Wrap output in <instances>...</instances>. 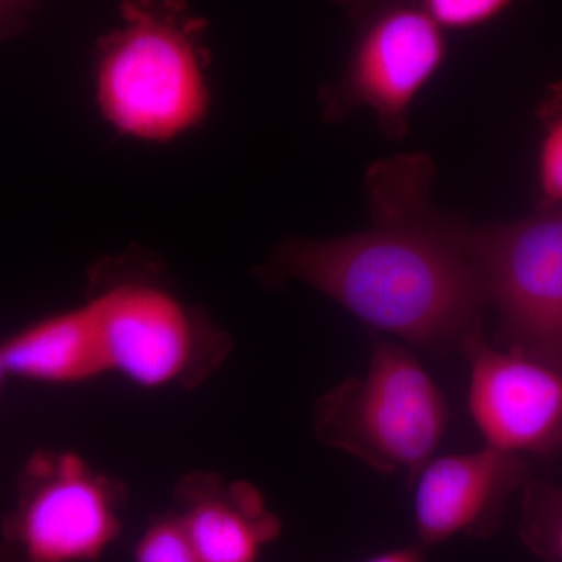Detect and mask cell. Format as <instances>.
Wrapping results in <instances>:
<instances>
[{
  "label": "cell",
  "mask_w": 562,
  "mask_h": 562,
  "mask_svg": "<svg viewBox=\"0 0 562 562\" xmlns=\"http://www.w3.org/2000/svg\"><path fill=\"white\" fill-rule=\"evenodd\" d=\"M435 166L424 154L371 166L368 231L330 239H290L272 251L261 280H295L366 325L417 344H460L487 303L469 250V228L431 206Z\"/></svg>",
  "instance_id": "cell-1"
},
{
  "label": "cell",
  "mask_w": 562,
  "mask_h": 562,
  "mask_svg": "<svg viewBox=\"0 0 562 562\" xmlns=\"http://www.w3.org/2000/svg\"><path fill=\"white\" fill-rule=\"evenodd\" d=\"M206 21L188 0H122L120 22L98 41L94 95L127 138L169 143L211 110Z\"/></svg>",
  "instance_id": "cell-2"
},
{
  "label": "cell",
  "mask_w": 562,
  "mask_h": 562,
  "mask_svg": "<svg viewBox=\"0 0 562 562\" xmlns=\"http://www.w3.org/2000/svg\"><path fill=\"white\" fill-rule=\"evenodd\" d=\"M83 305L109 373L144 390L201 386L232 351L231 336L180 294L165 266L146 250L95 262Z\"/></svg>",
  "instance_id": "cell-3"
},
{
  "label": "cell",
  "mask_w": 562,
  "mask_h": 562,
  "mask_svg": "<svg viewBox=\"0 0 562 562\" xmlns=\"http://www.w3.org/2000/svg\"><path fill=\"white\" fill-rule=\"evenodd\" d=\"M447 425L449 408L430 373L406 347L382 338L372 344L364 375L336 384L313 408L322 443L409 480L431 460Z\"/></svg>",
  "instance_id": "cell-4"
},
{
  "label": "cell",
  "mask_w": 562,
  "mask_h": 562,
  "mask_svg": "<svg viewBox=\"0 0 562 562\" xmlns=\"http://www.w3.org/2000/svg\"><path fill=\"white\" fill-rule=\"evenodd\" d=\"M353 24L349 60L338 81L322 88L328 122L357 109L376 114L390 139L408 132L409 111L446 58L442 27L422 0H336Z\"/></svg>",
  "instance_id": "cell-5"
},
{
  "label": "cell",
  "mask_w": 562,
  "mask_h": 562,
  "mask_svg": "<svg viewBox=\"0 0 562 562\" xmlns=\"http://www.w3.org/2000/svg\"><path fill=\"white\" fill-rule=\"evenodd\" d=\"M125 487L79 453L36 450L18 479L2 543L20 562H92L120 536Z\"/></svg>",
  "instance_id": "cell-6"
},
{
  "label": "cell",
  "mask_w": 562,
  "mask_h": 562,
  "mask_svg": "<svg viewBox=\"0 0 562 562\" xmlns=\"http://www.w3.org/2000/svg\"><path fill=\"white\" fill-rule=\"evenodd\" d=\"M469 250L497 312L495 346L562 358V203L469 228Z\"/></svg>",
  "instance_id": "cell-7"
},
{
  "label": "cell",
  "mask_w": 562,
  "mask_h": 562,
  "mask_svg": "<svg viewBox=\"0 0 562 562\" xmlns=\"http://www.w3.org/2000/svg\"><path fill=\"white\" fill-rule=\"evenodd\" d=\"M469 412L484 446L525 458L562 454V358L487 342L483 322L462 336Z\"/></svg>",
  "instance_id": "cell-8"
},
{
  "label": "cell",
  "mask_w": 562,
  "mask_h": 562,
  "mask_svg": "<svg viewBox=\"0 0 562 562\" xmlns=\"http://www.w3.org/2000/svg\"><path fill=\"white\" fill-rule=\"evenodd\" d=\"M530 480V460L490 446L431 458L409 480L417 546H438L457 536L491 538L513 495Z\"/></svg>",
  "instance_id": "cell-9"
},
{
  "label": "cell",
  "mask_w": 562,
  "mask_h": 562,
  "mask_svg": "<svg viewBox=\"0 0 562 562\" xmlns=\"http://www.w3.org/2000/svg\"><path fill=\"white\" fill-rule=\"evenodd\" d=\"M172 516L203 562H258L281 532L277 514L249 482L192 472L173 490Z\"/></svg>",
  "instance_id": "cell-10"
},
{
  "label": "cell",
  "mask_w": 562,
  "mask_h": 562,
  "mask_svg": "<svg viewBox=\"0 0 562 562\" xmlns=\"http://www.w3.org/2000/svg\"><path fill=\"white\" fill-rule=\"evenodd\" d=\"M7 376L47 386H74L109 373L87 306L65 310L25 325L0 342Z\"/></svg>",
  "instance_id": "cell-11"
},
{
  "label": "cell",
  "mask_w": 562,
  "mask_h": 562,
  "mask_svg": "<svg viewBox=\"0 0 562 562\" xmlns=\"http://www.w3.org/2000/svg\"><path fill=\"white\" fill-rule=\"evenodd\" d=\"M520 503V541L546 562H562V482L530 480Z\"/></svg>",
  "instance_id": "cell-12"
},
{
  "label": "cell",
  "mask_w": 562,
  "mask_h": 562,
  "mask_svg": "<svg viewBox=\"0 0 562 562\" xmlns=\"http://www.w3.org/2000/svg\"><path fill=\"white\" fill-rule=\"evenodd\" d=\"M536 116L542 128L538 209H547L562 203V79L547 88Z\"/></svg>",
  "instance_id": "cell-13"
},
{
  "label": "cell",
  "mask_w": 562,
  "mask_h": 562,
  "mask_svg": "<svg viewBox=\"0 0 562 562\" xmlns=\"http://www.w3.org/2000/svg\"><path fill=\"white\" fill-rule=\"evenodd\" d=\"M135 562H203L172 514L154 520L133 552Z\"/></svg>",
  "instance_id": "cell-14"
},
{
  "label": "cell",
  "mask_w": 562,
  "mask_h": 562,
  "mask_svg": "<svg viewBox=\"0 0 562 562\" xmlns=\"http://www.w3.org/2000/svg\"><path fill=\"white\" fill-rule=\"evenodd\" d=\"M442 29H472L486 24L512 5L513 0H422Z\"/></svg>",
  "instance_id": "cell-15"
},
{
  "label": "cell",
  "mask_w": 562,
  "mask_h": 562,
  "mask_svg": "<svg viewBox=\"0 0 562 562\" xmlns=\"http://www.w3.org/2000/svg\"><path fill=\"white\" fill-rule=\"evenodd\" d=\"M40 3L41 0H0V43L24 32Z\"/></svg>",
  "instance_id": "cell-16"
},
{
  "label": "cell",
  "mask_w": 562,
  "mask_h": 562,
  "mask_svg": "<svg viewBox=\"0 0 562 562\" xmlns=\"http://www.w3.org/2000/svg\"><path fill=\"white\" fill-rule=\"evenodd\" d=\"M366 562H425L420 546L402 547V549L390 550L376 554Z\"/></svg>",
  "instance_id": "cell-17"
},
{
  "label": "cell",
  "mask_w": 562,
  "mask_h": 562,
  "mask_svg": "<svg viewBox=\"0 0 562 562\" xmlns=\"http://www.w3.org/2000/svg\"><path fill=\"white\" fill-rule=\"evenodd\" d=\"M0 562H20L16 560V558L13 557L9 552V550L5 549V547L0 546Z\"/></svg>",
  "instance_id": "cell-18"
},
{
  "label": "cell",
  "mask_w": 562,
  "mask_h": 562,
  "mask_svg": "<svg viewBox=\"0 0 562 562\" xmlns=\"http://www.w3.org/2000/svg\"><path fill=\"white\" fill-rule=\"evenodd\" d=\"M5 379H9V376H7V372L5 369H3L2 361H0V390H2V384L3 382H5Z\"/></svg>",
  "instance_id": "cell-19"
}]
</instances>
